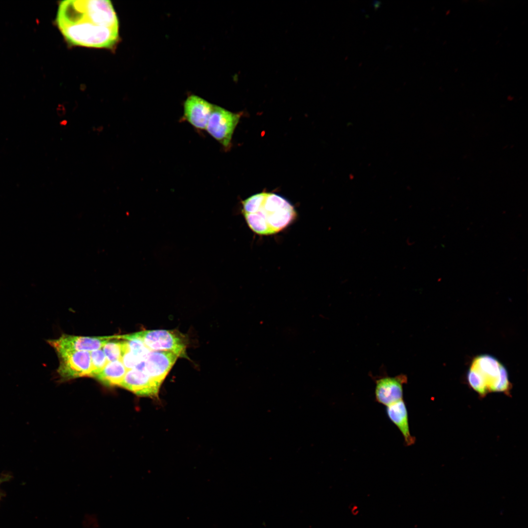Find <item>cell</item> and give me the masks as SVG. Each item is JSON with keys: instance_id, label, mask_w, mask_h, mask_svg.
<instances>
[{"instance_id": "cell-3", "label": "cell", "mask_w": 528, "mask_h": 528, "mask_svg": "<svg viewBox=\"0 0 528 528\" xmlns=\"http://www.w3.org/2000/svg\"><path fill=\"white\" fill-rule=\"evenodd\" d=\"M466 378L469 386L481 396L494 392L508 394L511 387L505 367L489 354H481L473 358Z\"/></svg>"}, {"instance_id": "cell-1", "label": "cell", "mask_w": 528, "mask_h": 528, "mask_svg": "<svg viewBox=\"0 0 528 528\" xmlns=\"http://www.w3.org/2000/svg\"><path fill=\"white\" fill-rule=\"evenodd\" d=\"M56 22L73 45L110 48L119 39L118 19L108 0H67L59 4Z\"/></svg>"}, {"instance_id": "cell-15", "label": "cell", "mask_w": 528, "mask_h": 528, "mask_svg": "<svg viewBox=\"0 0 528 528\" xmlns=\"http://www.w3.org/2000/svg\"><path fill=\"white\" fill-rule=\"evenodd\" d=\"M90 353L92 370L89 376L93 377L104 369L108 361L102 349L92 351Z\"/></svg>"}, {"instance_id": "cell-13", "label": "cell", "mask_w": 528, "mask_h": 528, "mask_svg": "<svg viewBox=\"0 0 528 528\" xmlns=\"http://www.w3.org/2000/svg\"><path fill=\"white\" fill-rule=\"evenodd\" d=\"M128 370L121 360L108 362L93 377L107 386H119Z\"/></svg>"}, {"instance_id": "cell-6", "label": "cell", "mask_w": 528, "mask_h": 528, "mask_svg": "<svg viewBox=\"0 0 528 528\" xmlns=\"http://www.w3.org/2000/svg\"><path fill=\"white\" fill-rule=\"evenodd\" d=\"M56 352L59 360L57 372L62 379L90 376L92 368L89 352L60 350Z\"/></svg>"}, {"instance_id": "cell-9", "label": "cell", "mask_w": 528, "mask_h": 528, "mask_svg": "<svg viewBox=\"0 0 528 528\" xmlns=\"http://www.w3.org/2000/svg\"><path fill=\"white\" fill-rule=\"evenodd\" d=\"M214 105L197 95L187 98L183 104L182 118L198 130H205Z\"/></svg>"}, {"instance_id": "cell-2", "label": "cell", "mask_w": 528, "mask_h": 528, "mask_svg": "<svg viewBox=\"0 0 528 528\" xmlns=\"http://www.w3.org/2000/svg\"><path fill=\"white\" fill-rule=\"evenodd\" d=\"M242 215L255 233L275 234L287 227L297 216L294 206L285 198L274 193L263 192L242 202Z\"/></svg>"}, {"instance_id": "cell-10", "label": "cell", "mask_w": 528, "mask_h": 528, "mask_svg": "<svg viewBox=\"0 0 528 528\" xmlns=\"http://www.w3.org/2000/svg\"><path fill=\"white\" fill-rule=\"evenodd\" d=\"M178 357L167 351H150L144 359L143 371L162 384Z\"/></svg>"}, {"instance_id": "cell-5", "label": "cell", "mask_w": 528, "mask_h": 528, "mask_svg": "<svg viewBox=\"0 0 528 528\" xmlns=\"http://www.w3.org/2000/svg\"><path fill=\"white\" fill-rule=\"evenodd\" d=\"M241 116L239 113H234L214 105L205 130L225 149H229Z\"/></svg>"}, {"instance_id": "cell-11", "label": "cell", "mask_w": 528, "mask_h": 528, "mask_svg": "<svg viewBox=\"0 0 528 528\" xmlns=\"http://www.w3.org/2000/svg\"><path fill=\"white\" fill-rule=\"evenodd\" d=\"M407 382V376L403 374L394 377L385 376L376 380L375 388L376 401L388 406L402 399L403 385Z\"/></svg>"}, {"instance_id": "cell-8", "label": "cell", "mask_w": 528, "mask_h": 528, "mask_svg": "<svg viewBox=\"0 0 528 528\" xmlns=\"http://www.w3.org/2000/svg\"><path fill=\"white\" fill-rule=\"evenodd\" d=\"M161 384L143 371L133 368L127 371L119 386L139 396L155 398Z\"/></svg>"}, {"instance_id": "cell-12", "label": "cell", "mask_w": 528, "mask_h": 528, "mask_svg": "<svg viewBox=\"0 0 528 528\" xmlns=\"http://www.w3.org/2000/svg\"><path fill=\"white\" fill-rule=\"evenodd\" d=\"M386 413L390 420L402 435L406 445L414 444L415 438L410 432L408 411L403 399L387 406Z\"/></svg>"}, {"instance_id": "cell-7", "label": "cell", "mask_w": 528, "mask_h": 528, "mask_svg": "<svg viewBox=\"0 0 528 528\" xmlns=\"http://www.w3.org/2000/svg\"><path fill=\"white\" fill-rule=\"evenodd\" d=\"M116 336L90 337L63 334L57 339H48L46 342L55 352L66 350L90 352L102 349L108 341Z\"/></svg>"}, {"instance_id": "cell-16", "label": "cell", "mask_w": 528, "mask_h": 528, "mask_svg": "<svg viewBox=\"0 0 528 528\" xmlns=\"http://www.w3.org/2000/svg\"><path fill=\"white\" fill-rule=\"evenodd\" d=\"M93 516L86 517L84 520L87 528H98V523L97 520H95Z\"/></svg>"}, {"instance_id": "cell-4", "label": "cell", "mask_w": 528, "mask_h": 528, "mask_svg": "<svg viewBox=\"0 0 528 528\" xmlns=\"http://www.w3.org/2000/svg\"><path fill=\"white\" fill-rule=\"evenodd\" d=\"M129 334L142 340L150 351L171 352L178 357L188 358L187 337L176 330H144Z\"/></svg>"}, {"instance_id": "cell-14", "label": "cell", "mask_w": 528, "mask_h": 528, "mask_svg": "<svg viewBox=\"0 0 528 528\" xmlns=\"http://www.w3.org/2000/svg\"><path fill=\"white\" fill-rule=\"evenodd\" d=\"M108 362L121 360L128 350L127 341L121 339L120 335L108 341L102 348Z\"/></svg>"}]
</instances>
